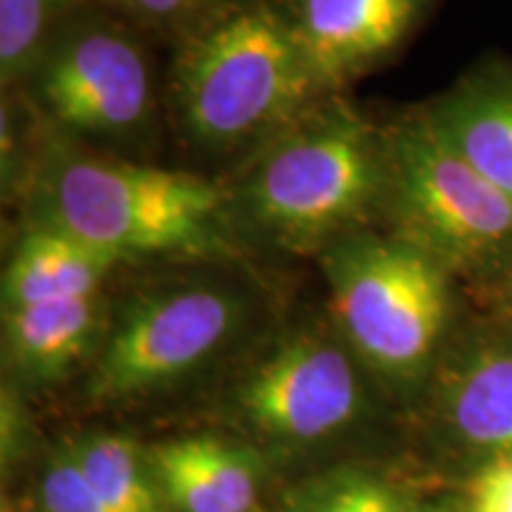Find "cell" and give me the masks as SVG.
Masks as SVG:
<instances>
[{
  "label": "cell",
  "mask_w": 512,
  "mask_h": 512,
  "mask_svg": "<svg viewBox=\"0 0 512 512\" xmlns=\"http://www.w3.org/2000/svg\"><path fill=\"white\" fill-rule=\"evenodd\" d=\"M441 411L465 444L512 453V347L479 344L453 363L441 382Z\"/></svg>",
  "instance_id": "cell-14"
},
{
  "label": "cell",
  "mask_w": 512,
  "mask_h": 512,
  "mask_svg": "<svg viewBox=\"0 0 512 512\" xmlns=\"http://www.w3.org/2000/svg\"><path fill=\"white\" fill-rule=\"evenodd\" d=\"M24 207V221L67 230L121 264L181 259L230 266L242 264L247 252L223 183L93 150L48 124Z\"/></svg>",
  "instance_id": "cell-1"
},
{
  "label": "cell",
  "mask_w": 512,
  "mask_h": 512,
  "mask_svg": "<svg viewBox=\"0 0 512 512\" xmlns=\"http://www.w3.org/2000/svg\"><path fill=\"white\" fill-rule=\"evenodd\" d=\"M112 309L107 292L3 309V361L15 387L62 382L105 342Z\"/></svg>",
  "instance_id": "cell-10"
},
{
  "label": "cell",
  "mask_w": 512,
  "mask_h": 512,
  "mask_svg": "<svg viewBox=\"0 0 512 512\" xmlns=\"http://www.w3.org/2000/svg\"><path fill=\"white\" fill-rule=\"evenodd\" d=\"M470 512H512V453L491 456L467 484Z\"/></svg>",
  "instance_id": "cell-20"
},
{
  "label": "cell",
  "mask_w": 512,
  "mask_h": 512,
  "mask_svg": "<svg viewBox=\"0 0 512 512\" xmlns=\"http://www.w3.org/2000/svg\"><path fill=\"white\" fill-rule=\"evenodd\" d=\"M43 512H114L83 475L67 444L55 453L38 486Z\"/></svg>",
  "instance_id": "cell-19"
},
{
  "label": "cell",
  "mask_w": 512,
  "mask_h": 512,
  "mask_svg": "<svg viewBox=\"0 0 512 512\" xmlns=\"http://www.w3.org/2000/svg\"><path fill=\"white\" fill-rule=\"evenodd\" d=\"M330 318L370 375L418 382L453 316V273L399 235L368 228L318 256Z\"/></svg>",
  "instance_id": "cell-4"
},
{
  "label": "cell",
  "mask_w": 512,
  "mask_h": 512,
  "mask_svg": "<svg viewBox=\"0 0 512 512\" xmlns=\"http://www.w3.org/2000/svg\"><path fill=\"white\" fill-rule=\"evenodd\" d=\"M283 512H415L384 479L361 470H330L292 486Z\"/></svg>",
  "instance_id": "cell-17"
},
{
  "label": "cell",
  "mask_w": 512,
  "mask_h": 512,
  "mask_svg": "<svg viewBox=\"0 0 512 512\" xmlns=\"http://www.w3.org/2000/svg\"><path fill=\"white\" fill-rule=\"evenodd\" d=\"M441 140L512 202V72L486 69L425 107Z\"/></svg>",
  "instance_id": "cell-11"
},
{
  "label": "cell",
  "mask_w": 512,
  "mask_h": 512,
  "mask_svg": "<svg viewBox=\"0 0 512 512\" xmlns=\"http://www.w3.org/2000/svg\"><path fill=\"white\" fill-rule=\"evenodd\" d=\"M387 126L380 228L439 259L453 275L512 268V202L434 131L425 110Z\"/></svg>",
  "instance_id": "cell-6"
},
{
  "label": "cell",
  "mask_w": 512,
  "mask_h": 512,
  "mask_svg": "<svg viewBox=\"0 0 512 512\" xmlns=\"http://www.w3.org/2000/svg\"><path fill=\"white\" fill-rule=\"evenodd\" d=\"M69 453L114 512H169L150 453L114 432L67 441Z\"/></svg>",
  "instance_id": "cell-15"
},
{
  "label": "cell",
  "mask_w": 512,
  "mask_h": 512,
  "mask_svg": "<svg viewBox=\"0 0 512 512\" xmlns=\"http://www.w3.org/2000/svg\"><path fill=\"white\" fill-rule=\"evenodd\" d=\"M119 266L121 261L114 256L67 230L24 221L5 259L0 285L3 309L105 292L107 280Z\"/></svg>",
  "instance_id": "cell-12"
},
{
  "label": "cell",
  "mask_w": 512,
  "mask_h": 512,
  "mask_svg": "<svg viewBox=\"0 0 512 512\" xmlns=\"http://www.w3.org/2000/svg\"><path fill=\"white\" fill-rule=\"evenodd\" d=\"M368 373L335 325L299 328L275 339L230 389L242 425L278 444H318L351 430L368 413Z\"/></svg>",
  "instance_id": "cell-8"
},
{
  "label": "cell",
  "mask_w": 512,
  "mask_h": 512,
  "mask_svg": "<svg viewBox=\"0 0 512 512\" xmlns=\"http://www.w3.org/2000/svg\"><path fill=\"white\" fill-rule=\"evenodd\" d=\"M328 95L275 0H247L181 38L169 72L185 143L238 162Z\"/></svg>",
  "instance_id": "cell-3"
},
{
  "label": "cell",
  "mask_w": 512,
  "mask_h": 512,
  "mask_svg": "<svg viewBox=\"0 0 512 512\" xmlns=\"http://www.w3.org/2000/svg\"><path fill=\"white\" fill-rule=\"evenodd\" d=\"M204 264L195 273L140 287L112 311L105 342L88 370L83 394L98 406L140 401L197 375L238 342L252 318L254 294Z\"/></svg>",
  "instance_id": "cell-5"
},
{
  "label": "cell",
  "mask_w": 512,
  "mask_h": 512,
  "mask_svg": "<svg viewBox=\"0 0 512 512\" xmlns=\"http://www.w3.org/2000/svg\"><path fill=\"white\" fill-rule=\"evenodd\" d=\"M86 3H93V5H105V8H114V3H117V0H86Z\"/></svg>",
  "instance_id": "cell-21"
},
{
  "label": "cell",
  "mask_w": 512,
  "mask_h": 512,
  "mask_svg": "<svg viewBox=\"0 0 512 512\" xmlns=\"http://www.w3.org/2000/svg\"><path fill=\"white\" fill-rule=\"evenodd\" d=\"M171 508L181 512H252L259 498V460L249 448L216 437H183L150 448Z\"/></svg>",
  "instance_id": "cell-13"
},
{
  "label": "cell",
  "mask_w": 512,
  "mask_h": 512,
  "mask_svg": "<svg viewBox=\"0 0 512 512\" xmlns=\"http://www.w3.org/2000/svg\"><path fill=\"white\" fill-rule=\"evenodd\" d=\"M22 88L43 124L110 155L147 152L157 133L150 53L140 29L105 5L88 3L69 19Z\"/></svg>",
  "instance_id": "cell-7"
},
{
  "label": "cell",
  "mask_w": 512,
  "mask_h": 512,
  "mask_svg": "<svg viewBox=\"0 0 512 512\" xmlns=\"http://www.w3.org/2000/svg\"><path fill=\"white\" fill-rule=\"evenodd\" d=\"M328 93L389 62L437 0H275Z\"/></svg>",
  "instance_id": "cell-9"
},
{
  "label": "cell",
  "mask_w": 512,
  "mask_h": 512,
  "mask_svg": "<svg viewBox=\"0 0 512 512\" xmlns=\"http://www.w3.org/2000/svg\"><path fill=\"white\" fill-rule=\"evenodd\" d=\"M242 247L318 259L382 223L387 126L342 95H328L223 181Z\"/></svg>",
  "instance_id": "cell-2"
},
{
  "label": "cell",
  "mask_w": 512,
  "mask_h": 512,
  "mask_svg": "<svg viewBox=\"0 0 512 512\" xmlns=\"http://www.w3.org/2000/svg\"><path fill=\"white\" fill-rule=\"evenodd\" d=\"M86 0H0V83L17 91ZM93 5V3H91Z\"/></svg>",
  "instance_id": "cell-16"
},
{
  "label": "cell",
  "mask_w": 512,
  "mask_h": 512,
  "mask_svg": "<svg viewBox=\"0 0 512 512\" xmlns=\"http://www.w3.org/2000/svg\"><path fill=\"white\" fill-rule=\"evenodd\" d=\"M420 512H444V510H420Z\"/></svg>",
  "instance_id": "cell-22"
},
{
  "label": "cell",
  "mask_w": 512,
  "mask_h": 512,
  "mask_svg": "<svg viewBox=\"0 0 512 512\" xmlns=\"http://www.w3.org/2000/svg\"><path fill=\"white\" fill-rule=\"evenodd\" d=\"M242 3L247 0H117L114 10H119L136 29L178 43Z\"/></svg>",
  "instance_id": "cell-18"
}]
</instances>
